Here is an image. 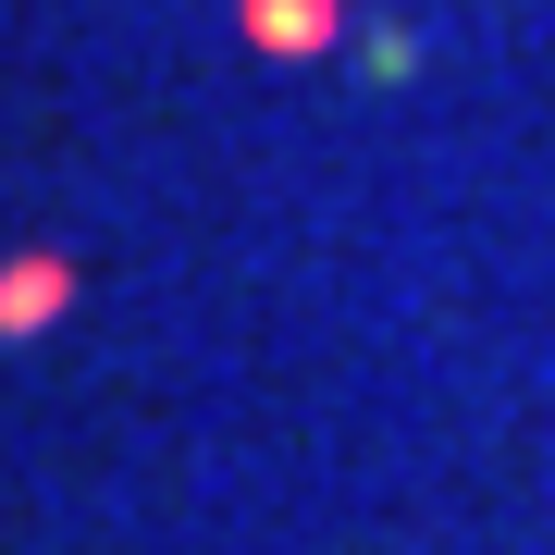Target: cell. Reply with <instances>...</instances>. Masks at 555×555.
<instances>
[{
  "label": "cell",
  "instance_id": "obj_1",
  "mask_svg": "<svg viewBox=\"0 0 555 555\" xmlns=\"http://www.w3.org/2000/svg\"><path fill=\"white\" fill-rule=\"evenodd\" d=\"M62 297H75V272H62V259H13V272H0V334H38Z\"/></svg>",
  "mask_w": 555,
  "mask_h": 555
},
{
  "label": "cell",
  "instance_id": "obj_3",
  "mask_svg": "<svg viewBox=\"0 0 555 555\" xmlns=\"http://www.w3.org/2000/svg\"><path fill=\"white\" fill-rule=\"evenodd\" d=\"M358 62H371V75H408V62H420V38H408V25H371V50H358Z\"/></svg>",
  "mask_w": 555,
  "mask_h": 555
},
{
  "label": "cell",
  "instance_id": "obj_2",
  "mask_svg": "<svg viewBox=\"0 0 555 555\" xmlns=\"http://www.w3.org/2000/svg\"><path fill=\"white\" fill-rule=\"evenodd\" d=\"M247 38L259 50H321L334 38V0H247Z\"/></svg>",
  "mask_w": 555,
  "mask_h": 555
}]
</instances>
